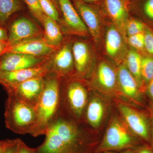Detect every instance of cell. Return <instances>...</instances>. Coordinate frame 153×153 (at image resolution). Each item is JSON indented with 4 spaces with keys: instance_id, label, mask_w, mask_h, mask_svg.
<instances>
[{
    "instance_id": "5",
    "label": "cell",
    "mask_w": 153,
    "mask_h": 153,
    "mask_svg": "<svg viewBox=\"0 0 153 153\" xmlns=\"http://www.w3.org/2000/svg\"><path fill=\"white\" fill-rule=\"evenodd\" d=\"M139 143V141L129 133L123 124L115 119L110 123L95 153L131 149L138 146Z\"/></svg>"
},
{
    "instance_id": "16",
    "label": "cell",
    "mask_w": 153,
    "mask_h": 153,
    "mask_svg": "<svg viewBox=\"0 0 153 153\" xmlns=\"http://www.w3.org/2000/svg\"><path fill=\"white\" fill-rule=\"evenodd\" d=\"M74 60V67L76 74L79 76H84L89 63L91 55L89 47L85 42L77 41L72 46Z\"/></svg>"
},
{
    "instance_id": "9",
    "label": "cell",
    "mask_w": 153,
    "mask_h": 153,
    "mask_svg": "<svg viewBox=\"0 0 153 153\" xmlns=\"http://www.w3.org/2000/svg\"><path fill=\"white\" fill-rule=\"evenodd\" d=\"M47 61L46 64L49 73L60 78L67 77L74 67L72 47L69 44H64L59 49L57 48L53 58Z\"/></svg>"
},
{
    "instance_id": "4",
    "label": "cell",
    "mask_w": 153,
    "mask_h": 153,
    "mask_svg": "<svg viewBox=\"0 0 153 153\" xmlns=\"http://www.w3.org/2000/svg\"><path fill=\"white\" fill-rule=\"evenodd\" d=\"M64 82L61 79L60 111L76 120L83 116L88 103V92L84 85L77 80Z\"/></svg>"
},
{
    "instance_id": "2",
    "label": "cell",
    "mask_w": 153,
    "mask_h": 153,
    "mask_svg": "<svg viewBox=\"0 0 153 153\" xmlns=\"http://www.w3.org/2000/svg\"><path fill=\"white\" fill-rule=\"evenodd\" d=\"M61 78L48 73L45 77L44 90L36 108V125L31 134L37 137L45 135L47 129L60 112Z\"/></svg>"
},
{
    "instance_id": "30",
    "label": "cell",
    "mask_w": 153,
    "mask_h": 153,
    "mask_svg": "<svg viewBox=\"0 0 153 153\" xmlns=\"http://www.w3.org/2000/svg\"><path fill=\"white\" fill-rule=\"evenodd\" d=\"M145 50L153 56V32L147 27L144 31Z\"/></svg>"
},
{
    "instance_id": "7",
    "label": "cell",
    "mask_w": 153,
    "mask_h": 153,
    "mask_svg": "<svg viewBox=\"0 0 153 153\" xmlns=\"http://www.w3.org/2000/svg\"><path fill=\"white\" fill-rule=\"evenodd\" d=\"M45 77H33L5 88L28 104L36 107L44 90Z\"/></svg>"
},
{
    "instance_id": "41",
    "label": "cell",
    "mask_w": 153,
    "mask_h": 153,
    "mask_svg": "<svg viewBox=\"0 0 153 153\" xmlns=\"http://www.w3.org/2000/svg\"><path fill=\"white\" fill-rule=\"evenodd\" d=\"M122 153H136L134 151L130 150L129 149L128 150H127L123 152Z\"/></svg>"
},
{
    "instance_id": "38",
    "label": "cell",
    "mask_w": 153,
    "mask_h": 153,
    "mask_svg": "<svg viewBox=\"0 0 153 153\" xmlns=\"http://www.w3.org/2000/svg\"><path fill=\"white\" fill-rule=\"evenodd\" d=\"M85 2L89 3V4H94L100 5L102 4V0H81Z\"/></svg>"
},
{
    "instance_id": "35",
    "label": "cell",
    "mask_w": 153,
    "mask_h": 153,
    "mask_svg": "<svg viewBox=\"0 0 153 153\" xmlns=\"http://www.w3.org/2000/svg\"><path fill=\"white\" fill-rule=\"evenodd\" d=\"M13 140H0V153H3L12 142Z\"/></svg>"
},
{
    "instance_id": "39",
    "label": "cell",
    "mask_w": 153,
    "mask_h": 153,
    "mask_svg": "<svg viewBox=\"0 0 153 153\" xmlns=\"http://www.w3.org/2000/svg\"><path fill=\"white\" fill-rule=\"evenodd\" d=\"M152 132L151 136V147L153 151V111L152 114Z\"/></svg>"
},
{
    "instance_id": "1",
    "label": "cell",
    "mask_w": 153,
    "mask_h": 153,
    "mask_svg": "<svg viewBox=\"0 0 153 153\" xmlns=\"http://www.w3.org/2000/svg\"><path fill=\"white\" fill-rule=\"evenodd\" d=\"M76 120L60 111L47 129L37 153H94L100 142L83 130Z\"/></svg>"
},
{
    "instance_id": "3",
    "label": "cell",
    "mask_w": 153,
    "mask_h": 153,
    "mask_svg": "<svg viewBox=\"0 0 153 153\" xmlns=\"http://www.w3.org/2000/svg\"><path fill=\"white\" fill-rule=\"evenodd\" d=\"M4 113L7 128L15 133L31 134L36 125V108L19 98L11 91H7Z\"/></svg>"
},
{
    "instance_id": "27",
    "label": "cell",
    "mask_w": 153,
    "mask_h": 153,
    "mask_svg": "<svg viewBox=\"0 0 153 153\" xmlns=\"http://www.w3.org/2000/svg\"><path fill=\"white\" fill-rule=\"evenodd\" d=\"M30 13L41 24H43L44 14L38 0H24Z\"/></svg>"
},
{
    "instance_id": "23",
    "label": "cell",
    "mask_w": 153,
    "mask_h": 153,
    "mask_svg": "<svg viewBox=\"0 0 153 153\" xmlns=\"http://www.w3.org/2000/svg\"><path fill=\"white\" fill-rule=\"evenodd\" d=\"M142 57L138 52L131 50L127 56V68L136 80L139 88L143 82L141 74Z\"/></svg>"
},
{
    "instance_id": "34",
    "label": "cell",
    "mask_w": 153,
    "mask_h": 153,
    "mask_svg": "<svg viewBox=\"0 0 153 153\" xmlns=\"http://www.w3.org/2000/svg\"><path fill=\"white\" fill-rule=\"evenodd\" d=\"M9 47L7 41L0 40V57L7 52Z\"/></svg>"
},
{
    "instance_id": "26",
    "label": "cell",
    "mask_w": 153,
    "mask_h": 153,
    "mask_svg": "<svg viewBox=\"0 0 153 153\" xmlns=\"http://www.w3.org/2000/svg\"><path fill=\"white\" fill-rule=\"evenodd\" d=\"M44 14L56 21L60 22V11L51 0H38Z\"/></svg>"
},
{
    "instance_id": "10",
    "label": "cell",
    "mask_w": 153,
    "mask_h": 153,
    "mask_svg": "<svg viewBox=\"0 0 153 153\" xmlns=\"http://www.w3.org/2000/svg\"><path fill=\"white\" fill-rule=\"evenodd\" d=\"M87 27L88 32L95 41L100 35V12L97 5L85 2L81 0H71Z\"/></svg>"
},
{
    "instance_id": "11",
    "label": "cell",
    "mask_w": 153,
    "mask_h": 153,
    "mask_svg": "<svg viewBox=\"0 0 153 153\" xmlns=\"http://www.w3.org/2000/svg\"><path fill=\"white\" fill-rule=\"evenodd\" d=\"M119 109L126 123L133 132L143 140L150 143L149 124L144 116L125 105H120Z\"/></svg>"
},
{
    "instance_id": "14",
    "label": "cell",
    "mask_w": 153,
    "mask_h": 153,
    "mask_svg": "<svg viewBox=\"0 0 153 153\" xmlns=\"http://www.w3.org/2000/svg\"><path fill=\"white\" fill-rule=\"evenodd\" d=\"M104 11L121 33H124L128 21V4L123 0H102Z\"/></svg>"
},
{
    "instance_id": "19",
    "label": "cell",
    "mask_w": 153,
    "mask_h": 153,
    "mask_svg": "<svg viewBox=\"0 0 153 153\" xmlns=\"http://www.w3.org/2000/svg\"><path fill=\"white\" fill-rule=\"evenodd\" d=\"M104 106L98 99L91 100L85 108V117L89 124L94 128L100 125L104 114Z\"/></svg>"
},
{
    "instance_id": "32",
    "label": "cell",
    "mask_w": 153,
    "mask_h": 153,
    "mask_svg": "<svg viewBox=\"0 0 153 153\" xmlns=\"http://www.w3.org/2000/svg\"><path fill=\"white\" fill-rule=\"evenodd\" d=\"M18 141L16 139L13 140L12 142L3 153H17Z\"/></svg>"
},
{
    "instance_id": "20",
    "label": "cell",
    "mask_w": 153,
    "mask_h": 153,
    "mask_svg": "<svg viewBox=\"0 0 153 153\" xmlns=\"http://www.w3.org/2000/svg\"><path fill=\"white\" fill-rule=\"evenodd\" d=\"M122 45L121 33L115 26L111 25L106 33L105 49L107 53L110 57H115L120 52Z\"/></svg>"
},
{
    "instance_id": "21",
    "label": "cell",
    "mask_w": 153,
    "mask_h": 153,
    "mask_svg": "<svg viewBox=\"0 0 153 153\" xmlns=\"http://www.w3.org/2000/svg\"><path fill=\"white\" fill-rule=\"evenodd\" d=\"M24 0H0V25H5L13 15L24 10Z\"/></svg>"
},
{
    "instance_id": "31",
    "label": "cell",
    "mask_w": 153,
    "mask_h": 153,
    "mask_svg": "<svg viewBox=\"0 0 153 153\" xmlns=\"http://www.w3.org/2000/svg\"><path fill=\"white\" fill-rule=\"evenodd\" d=\"M18 146L17 153H37L36 149H33L27 146L22 140L17 139Z\"/></svg>"
},
{
    "instance_id": "36",
    "label": "cell",
    "mask_w": 153,
    "mask_h": 153,
    "mask_svg": "<svg viewBox=\"0 0 153 153\" xmlns=\"http://www.w3.org/2000/svg\"><path fill=\"white\" fill-rule=\"evenodd\" d=\"M8 34L5 29L0 27V40L7 41Z\"/></svg>"
},
{
    "instance_id": "25",
    "label": "cell",
    "mask_w": 153,
    "mask_h": 153,
    "mask_svg": "<svg viewBox=\"0 0 153 153\" xmlns=\"http://www.w3.org/2000/svg\"><path fill=\"white\" fill-rule=\"evenodd\" d=\"M141 74L143 82L149 84L153 78V57H142Z\"/></svg>"
},
{
    "instance_id": "13",
    "label": "cell",
    "mask_w": 153,
    "mask_h": 153,
    "mask_svg": "<svg viewBox=\"0 0 153 153\" xmlns=\"http://www.w3.org/2000/svg\"><path fill=\"white\" fill-rule=\"evenodd\" d=\"M63 22L66 27L74 33L85 36L89 33L87 27L71 0H58Z\"/></svg>"
},
{
    "instance_id": "22",
    "label": "cell",
    "mask_w": 153,
    "mask_h": 153,
    "mask_svg": "<svg viewBox=\"0 0 153 153\" xmlns=\"http://www.w3.org/2000/svg\"><path fill=\"white\" fill-rule=\"evenodd\" d=\"M97 78L99 83L107 90H111L115 86L116 75L114 70L107 63L102 62L98 66Z\"/></svg>"
},
{
    "instance_id": "8",
    "label": "cell",
    "mask_w": 153,
    "mask_h": 153,
    "mask_svg": "<svg viewBox=\"0 0 153 153\" xmlns=\"http://www.w3.org/2000/svg\"><path fill=\"white\" fill-rule=\"evenodd\" d=\"M47 57H39L24 53L8 52L0 58V70L14 71L40 66L47 61Z\"/></svg>"
},
{
    "instance_id": "12",
    "label": "cell",
    "mask_w": 153,
    "mask_h": 153,
    "mask_svg": "<svg viewBox=\"0 0 153 153\" xmlns=\"http://www.w3.org/2000/svg\"><path fill=\"white\" fill-rule=\"evenodd\" d=\"M49 73L46 62L40 66L14 71L0 70V84L5 89L33 77H45Z\"/></svg>"
},
{
    "instance_id": "28",
    "label": "cell",
    "mask_w": 153,
    "mask_h": 153,
    "mask_svg": "<svg viewBox=\"0 0 153 153\" xmlns=\"http://www.w3.org/2000/svg\"><path fill=\"white\" fill-rule=\"evenodd\" d=\"M146 27L143 22L140 20L131 19L127 22L126 31L128 36H131L143 32Z\"/></svg>"
},
{
    "instance_id": "18",
    "label": "cell",
    "mask_w": 153,
    "mask_h": 153,
    "mask_svg": "<svg viewBox=\"0 0 153 153\" xmlns=\"http://www.w3.org/2000/svg\"><path fill=\"white\" fill-rule=\"evenodd\" d=\"M57 23L44 14L42 24L44 27L43 40L49 46L57 48L63 42V37Z\"/></svg>"
},
{
    "instance_id": "43",
    "label": "cell",
    "mask_w": 153,
    "mask_h": 153,
    "mask_svg": "<svg viewBox=\"0 0 153 153\" xmlns=\"http://www.w3.org/2000/svg\"><path fill=\"white\" fill-rule=\"evenodd\" d=\"M123 1H124L126 3H127L128 4L131 1V0H123Z\"/></svg>"
},
{
    "instance_id": "15",
    "label": "cell",
    "mask_w": 153,
    "mask_h": 153,
    "mask_svg": "<svg viewBox=\"0 0 153 153\" xmlns=\"http://www.w3.org/2000/svg\"><path fill=\"white\" fill-rule=\"evenodd\" d=\"M57 48L49 46L43 38H39L28 40L9 47L7 52L24 53L36 57H47L53 54Z\"/></svg>"
},
{
    "instance_id": "6",
    "label": "cell",
    "mask_w": 153,
    "mask_h": 153,
    "mask_svg": "<svg viewBox=\"0 0 153 153\" xmlns=\"http://www.w3.org/2000/svg\"><path fill=\"white\" fill-rule=\"evenodd\" d=\"M43 35L44 32L40 27L28 17L22 16L12 22L9 28L7 41L10 47L28 40L43 38Z\"/></svg>"
},
{
    "instance_id": "40",
    "label": "cell",
    "mask_w": 153,
    "mask_h": 153,
    "mask_svg": "<svg viewBox=\"0 0 153 153\" xmlns=\"http://www.w3.org/2000/svg\"><path fill=\"white\" fill-rule=\"evenodd\" d=\"M53 3H54V4L56 6V7L58 9V10L60 11V7H59V4H58V0H51Z\"/></svg>"
},
{
    "instance_id": "33",
    "label": "cell",
    "mask_w": 153,
    "mask_h": 153,
    "mask_svg": "<svg viewBox=\"0 0 153 153\" xmlns=\"http://www.w3.org/2000/svg\"><path fill=\"white\" fill-rule=\"evenodd\" d=\"M134 151L136 153H153L152 148L148 146H138L135 148Z\"/></svg>"
},
{
    "instance_id": "29",
    "label": "cell",
    "mask_w": 153,
    "mask_h": 153,
    "mask_svg": "<svg viewBox=\"0 0 153 153\" xmlns=\"http://www.w3.org/2000/svg\"><path fill=\"white\" fill-rule=\"evenodd\" d=\"M128 42L130 45L137 50H145L144 32L128 36Z\"/></svg>"
},
{
    "instance_id": "37",
    "label": "cell",
    "mask_w": 153,
    "mask_h": 153,
    "mask_svg": "<svg viewBox=\"0 0 153 153\" xmlns=\"http://www.w3.org/2000/svg\"><path fill=\"white\" fill-rule=\"evenodd\" d=\"M148 92L150 97L153 102V78L148 84Z\"/></svg>"
},
{
    "instance_id": "24",
    "label": "cell",
    "mask_w": 153,
    "mask_h": 153,
    "mask_svg": "<svg viewBox=\"0 0 153 153\" xmlns=\"http://www.w3.org/2000/svg\"><path fill=\"white\" fill-rule=\"evenodd\" d=\"M128 8H133L146 20L153 23V0H131Z\"/></svg>"
},
{
    "instance_id": "42",
    "label": "cell",
    "mask_w": 153,
    "mask_h": 153,
    "mask_svg": "<svg viewBox=\"0 0 153 153\" xmlns=\"http://www.w3.org/2000/svg\"><path fill=\"white\" fill-rule=\"evenodd\" d=\"M95 153H115L111 152V151H105V152H100Z\"/></svg>"
},
{
    "instance_id": "17",
    "label": "cell",
    "mask_w": 153,
    "mask_h": 153,
    "mask_svg": "<svg viewBox=\"0 0 153 153\" xmlns=\"http://www.w3.org/2000/svg\"><path fill=\"white\" fill-rule=\"evenodd\" d=\"M117 77L123 92L129 98L137 99L139 86L127 67L122 65L119 67L117 71Z\"/></svg>"
}]
</instances>
